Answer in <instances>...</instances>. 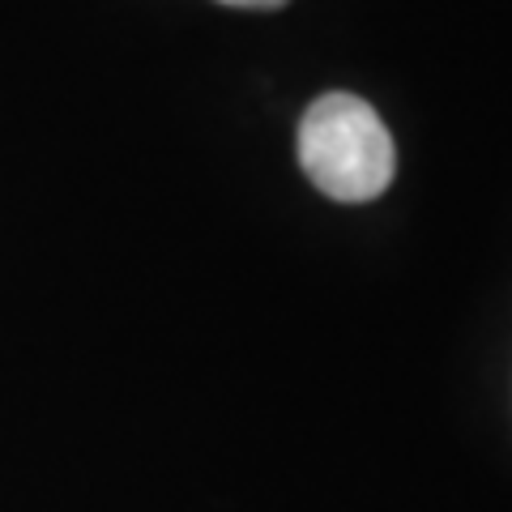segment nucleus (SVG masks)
Returning <instances> with one entry per match:
<instances>
[{"label":"nucleus","mask_w":512,"mask_h":512,"mask_svg":"<svg viewBox=\"0 0 512 512\" xmlns=\"http://www.w3.org/2000/svg\"><path fill=\"white\" fill-rule=\"evenodd\" d=\"M299 163L333 201H376L393 184L397 150L376 107L359 94H320L299 124Z\"/></svg>","instance_id":"f257e3e1"},{"label":"nucleus","mask_w":512,"mask_h":512,"mask_svg":"<svg viewBox=\"0 0 512 512\" xmlns=\"http://www.w3.org/2000/svg\"><path fill=\"white\" fill-rule=\"evenodd\" d=\"M222 5H235V9H278L286 0H222Z\"/></svg>","instance_id":"f03ea898"}]
</instances>
